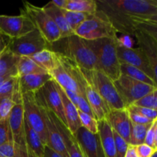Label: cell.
<instances>
[{"label":"cell","mask_w":157,"mask_h":157,"mask_svg":"<svg viewBox=\"0 0 157 157\" xmlns=\"http://www.w3.org/2000/svg\"><path fill=\"white\" fill-rule=\"evenodd\" d=\"M98 11L104 14L117 31L134 35L139 31L157 35V0H96Z\"/></svg>","instance_id":"6da1fadb"},{"label":"cell","mask_w":157,"mask_h":157,"mask_svg":"<svg viewBox=\"0 0 157 157\" xmlns=\"http://www.w3.org/2000/svg\"><path fill=\"white\" fill-rule=\"evenodd\" d=\"M48 49L64 55L85 70H97V59L86 40L76 35L48 44Z\"/></svg>","instance_id":"7a4b0ae2"},{"label":"cell","mask_w":157,"mask_h":157,"mask_svg":"<svg viewBox=\"0 0 157 157\" xmlns=\"http://www.w3.org/2000/svg\"><path fill=\"white\" fill-rule=\"evenodd\" d=\"M117 39L100 38L87 41L97 59V70L103 72L113 81L121 77V63L117 53Z\"/></svg>","instance_id":"3957f363"},{"label":"cell","mask_w":157,"mask_h":157,"mask_svg":"<svg viewBox=\"0 0 157 157\" xmlns=\"http://www.w3.org/2000/svg\"><path fill=\"white\" fill-rule=\"evenodd\" d=\"M83 75L87 83L106 101L110 110L126 108L114 86V83L103 72L98 70H85Z\"/></svg>","instance_id":"277c9868"},{"label":"cell","mask_w":157,"mask_h":157,"mask_svg":"<svg viewBox=\"0 0 157 157\" xmlns=\"http://www.w3.org/2000/svg\"><path fill=\"white\" fill-rule=\"evenodd\" d=\"M75 35L87 41L112 38L117 39V32L107 17L99 11L90 15L75 30Z\"/></svg>","instance_id":"5b68a950"},{"label":"cell","mask_w":157,"mask_h":157,"mask_svg":"<svg viewBox=\"0 0 157 157\" xmlns=\"http://www.w3.org/2000/svg\"><path fill=\"white\" fill-rule=\"evenodd\" d=\"M24 7L20 12L25 14L32 21L35 29H38L46 41L51 44L61 38V32L53 20L43 10L29 2H24Z\"/></svg>","instance_id":"8992f818"},{"label":"cell","mask_w":157,"mask_h":157,"mask_svg":"<svg viewBox=\"0 0 157 157\" xmlns=\"http://www.w3.org/2000/svg\"><path fill=\"white\" fill-rule=\"evenodd\" d=\"M113 83L125 107L133 104L145 95L157 90V87L136 81L124 75H121Z\"/></svg>","instance_id":"52a82bcc"},{"label":"cell","mask_w":157,"mask_h":157,"mask_svg":"<svg viewBox=\"0 0 157 157\" xmlns=\"http://www.w3.org/2000/svg\"><path fill=\"white\" fill-rule=\"evenodd\" d=\"M48 44L37 29L16 38H11L8 48L19 57H31L35 54L48 49Z\"/></svg>","instance_id":"ba28073f"},{"label":"cell","mask_w":157,"mask_h":157,"mask_svg":"<svg viewBox=\"0 0 157 157\" xmlns=\"http://www.w3.org/2000/svg\"><path fill=\"white\" fill-rule=\"evenodd\" d=\"M35 98L37 103L39 106L41 110V116L44 120V126L46 130V136H47V144L46 146L52 149L55 152L58 153L63 157H68V154L66 150L64 141L61 136V133L58 131L52 116V111L48 108L44 104L43 98L41 97L39 90L35 92Z\"/></svg>","instance_id":"9c48e42d"},{"label":"cell","mask_w":157,"mask_h":157,"mask_svg":"<svg viewBox=\"0 0 157 157\" xmlns=\"http://www.w3.org/2000/svg\"><path fill=\"white\" fill-rule=\"evenodd\" d=\"M21 104L24 110V117L32 129L41 137L44 144H47V136L44 120L41 116L39 106L35 98V92H29L22 94Z\"/></svg>","instance_id":"30bf717a"},{"label":"cell","mask_w":157,"mask_h":157,"mask_svg":"<svg viewBox=\"0 0 157 157\" xmlns=\"http://www.w3.org/2000/svg\"><path fill=\"white\" fill-rule=\"evenodd\" d=\"M117 53L120 63H125L140 69L156 82V74L153 71L148 60L139 48L126 47L117 41Z\"/></svg>","instance_id":"8fae6325"},{"label":"cell","mask_w":157,"mask_h":157,"mask_svg":"<svg viewBox=\"0 0 157 157\" xmlns=\"http://www.w3.org/2000/svg\"><path fill=\"white\" fill-rule=\"evenodd\" d=\"M35 25L25 14L6 15H0V32L10 38H16L32 32Z\"/></svg>","instance_id":"7c38bea8"},{"label":"cell","mask_w":157,"mask_h":157,"mask_svg":"<svg viewBox=\"0 0 157 157\" xmlns=\"http://www.w3.org/2000/svg\"><path fill=\"white\" fill-rule=\"evenodd\" d=\"M85 157H105L100 136L98 133H92L83 127L74 133Z\"/></svg>","instance_id":"4fadbf2b"},{"label":"cell","mask_w":157,"mask_h":157,"mask_svg":"<svg viewBox=\"0 0 157 157\" xmlns=\"http://www.w3.org/2000/svg\"><path fill=\"white\" fill-rule=\"evenodd\" d=\"M39 91L48 108L52 110L64 125L67 126L62 101L57 87V83L53 79L50 80L40 89Z\"/></svg>","instance_id":"5bb4252c"},{"label":"cell","mask_w":157,"mask_h":157,"mask_svg":"<svg viewBox=\"0 0 157 157\" xmlns=\"http://www.w3.org/2000/svg\"><path fill=\"white\" fill-rule=\"evenodd\" d=\"M133 36L137 41L138 48L142 51L153 71L156 74L157 35L146 31H139Z\"/></svg>","instance_id":"9a60e30c"},{"label":"cell","mask_w":157,"mask_h":157,"mask_svg":"<svg viewBox=\"0 0 157 157\" xmlns=\"http://www.w3.org/2000/svg\"><path fill=\"white\" fill-rule=\"evenodd\" d=\"M107 121L112 130H114L127 144H129L131 131V121L127 109L111 110L107 115Z\"/></svg>","instance_id":"2e32d148"},{"label":"cell","mask_w":157,"mask_h":157,"mask_svg":"<svg viewBox=\"0 0 157 157\" xmlns=\"http://www.w3.org/2000/svg\"><path fill=\"white\" fill-rule=\"evenodd\" d=\"M24 119L22 104H15L8 118V124L12 141L16 145L25 146L24 142Z\"/></svg>","instance_id":"e0dca14e"},{"label":"cell","mask_w":157,"mask_h":157,"mask_svg":"<svg viewBox=\"0 0 157 157\" xmlns=\"http://www.w3.org/2000/svg\"><path fill=\"white\" fill-rule=\"evenodd\" d=\"M85 98L95 119L97 121L107 120V115L111 110L106 101L88 83L85 87Z\"/></svg>","instance_id":"ac0fdd59"},{"label":"cell","mask_w":157,"mask_h":157,"mask_svg":"<svg viewBox=\"0 0 157 157\" xmlns=\"http://www.w3.org/2000/svg\"><path fill=\"white\" fill-rule=\"evenodd\" d=\"M52 116L58 131L61 133V136L62 137L63 141H64V146H65L66 150H67V153L68 154V157H85L79 144H78V141L76 140L74 135L71 133L67 126L64 125L52 111Z\"/></svg>","instance_id":"d6986e66"},{"label":"cell","mask_w":157,"mask_h":157,"mask_svg":"<svg viewBox=\"0 0 157 157\" xmlns=\"http://www.w3.org/2000/svg\"><path fill=\"white\" fill-rule=\"evenodd\" d=\"M24 142L29 154L35 157H44L45 144L25 119H24Z\"/></svg>","instance_id":"ffe728a7"},{"label":"cell","mask_w":157,"mask_h":157,"mask_svg":"<svg viewBox=\"0 0 157 157\" xmlns=\"http://www.w3.org/2000/svg\"><path fill=\"white\" fill-rule=\"evenodd\" d=\"M57 87H58V91L61 95L64 117H65L66 123H67V127L70 130L71 133L74 134L78 130V128L81 127L79 117H78V109L74 105L73 103L69 100L62 87L58 85V84H57Z\"/></svg>","instance_id":"44dd1931"},{"label":"cell","mask_w":157,"mask_h":157,"mask_svg":"<svg viewBox=\"0 0 157 157\" xmlns=\"http://www.w3.org/2000/svg\"><path fill=\"white\" fill-rule=\"evenodd\" d=\"M52 79L49 73L34 74L18 77L20 91L21 94L36 92L41 88L48 81Z\"/></svg>","instance_id":"7402d4cb"},{"label":"cell","mask_w":157,"mask_h":157,"mask_svg":"<svg viewBox=\"0 0 157 157\" xmlns=\"http://www.w3.org/2000/svg\"><path fill=\"white\" fill-rule=\"evenodd\" d=\"M98 134L105 157H117L113 130L107 120L98 121Z\"/></svg>","instance_id":"603a6c76"},{"label":"cell","mask_w":157,"mask_h":157,"mask_svg":"<svg viewBox=\"0 0 157 157\" xmlns=\"http://www.w3.org/2000/svg\"><path fill=\"white\" fill-rule=\"evenodd\" d=\"M56 54V53H55ZM57 58V57H56ZM51 76L52 77V79L57 83L59 86H61L64 90H71L78 94L81 95L84 98H85L84 94L81 92V89L78 87L76 81L70 76L68 73L64 69V67L61 65L57 59V64L54 70L50 73Z\"/></svg>","instance_id":"cb8c5ba5"},{"label":"cell","mask_w":157,"mask_h":157,"mask_svg":"<svg viewBox=\"0 0 157 157\" xmlns=\"http://www.w3.org/2000/svg\"><path fill=\"white\" fill-rule=\"evenodd\" d=\"M42 9L48 15V16L53 20L55 24L59 29L60 32H61V38L75 35V32L69 27L68 24L66 21L62 9H60L59 8L56 7L55 5L52 4V2L46 4L44 7H42Z\"/></svg>","instance_id":"d4e9b609"},{"label":"cell","mask_w":157,"mask_h":157,"mask_svg":"<svg viewBox=\"0 0 157 157\" xmlns=\"http://www.w3.org/2000/svg\"><path fill=\"white\" fill-rule=\"evenodd\" d=\"M20 57L9 48L0 55V76H18L17 67Z\"/></svg>","instance_id":"484cf974"},{"label":"cell","mask_w":157,"mask_h":157,"mask_svg":"<svg viewBox=\"0 0 157 157\" xmlns=\"http://www.w3.org/2000/svg\"><path fill=\"white\" fill-rule=\"evenodd\" d=\"M29 58L49 74L54 70L57 64L56 54L49 49H44Z\"/></svg>","instance_id":"4316f807"},{"label":"cell","mask_w":157,"mask_h":157,"mask_svg":"<svg viewBox=\"0 0 157 157\" xmlns=\"http://www.w3.org/2000/svg\"><path fill=\"white\" fill-rule=\"evenodd\" d=\"M64 9L93 15L98 11V5L95 0H67Z\"/></svg>","instance_id":"83f0119b"},{"label":"cell","mask_w":157,"mask_h":157,"mask_svg":"<svg viewBox=\"0 0 157 157\" xmlns=\"http://www.w3.org/2000/svg\"><path fill=\"white\" fill-rule=\"evenodd\" d=\"M121 75L130 77V78H133L136 81H140V82L145 83V84H150V85L154 86V87H157V84L154 80L152 79L147 75H146L144 71L133 67V66L125 64V63H121Z\"/></svg>","instance_id":"f1b7e54d"},{"label":"cell","mask_w":157,"mask_h":157,"mask_svg":"<svg viewBox=\"0 0 157 157\" xmlns=\"http://www.w3.org/2000/svg\"><path fill=\"white\" fill-rule=\"evenodd\" d=\"M17 73L18 76L20 77L28 75H34V74L48 73V72L38 66L29 57L22 56L20 57L19 58L18 67H17Z\"/></svg>","instance_id":"f546056e"},{"label":"cell","mask_w":157,"mask_h":157,"mask_svg":"<svg viewBox=\"0 0 157 157\" xmlns=\"http://www.w3.org/2000/svg\"><path fill=\"white\" fill-rule=\"evenodd\" d=\"M151 124L140 125V124H135L131 123V131H130L129 144L132 146H138L144 144L147 130L150 127Z\"/></svg>","instance_id":"4dcf8cb0"},{"label":"cell","mask_w":157,"mask_h":157,"mask_svg":"<svg viewBox=\"0 0 157 157\" xmlns=\"http://www.w3.org/2000/svg\"><path fill=\"white\" fill-rule=\"evenodd\" d=\"M62 11L69 27L71 29V30L74 32L87 19V17L90 15V14L83 13V12H72V11H67L65 9H62Z\"/></svg>","instance_id":"1f68e13d"},{"label":"cell","mask_w":157,"mask_h":157,"mask_svg":"<svg viewBox=\"0 0 157 157\" xmlns=\"http://www.w3.org/2000/svg\"><path fill=\"white\" fill-rule=\"evenodd\" d=\"M78 117H79L80 123L81 127L85 128L89 132L92 133H98V121L90 115L80 111L78 110Z\"/></svg>","instance_id":"d6a6232c"},{"label":"cell","mask_w":157,"mask_h":157,"mask_svg":"<svg viewBox=\"0 0 157 157\" xmlns=\"http://www.w3.org/2000/svg\"><path fill=\"white\" fill-rule=\"evenodd\" d=\"M133 105L157 110V90L145 95L133 103Z\"/></svg>","instance_id":"836d02e7"},{"label":"cell","mask_w":157,"mask_h":157,"mask_svg":"<svg viewBox=\"0 0 157 157\" xmlns=\"http://www.w3.org/2000/svg\"><path fill=\"white\" fill-rule=\"evenodd\" d=\"M128 111L133 112V113H136L138 114L141 115L143 117H145L149 118L150 120H154L157 119V110H153V109H150V108H146V107H139V106L131 105L128 106L127 107H126Z\"/></svg>","instance_id":"e575fe53"},{"label":"cell","mask_w":157,"mask_h":157,"mask_svg":"<svg viewBox=\"0 0 157 157\" xmlns=\"http://www.w3.org/2000/svg\"><path fill=\"white\" fill-rule=\"evenodd\" d=\"M15 104L9 98H0V121H6L9 118V114Z\"/></svg>","instance_id":"d590c367"},{"label":"cell","mask_w":157,"mask_h":157,"mask_svg":"<svg viewBox=\"0 0 157 157\" xmlns=\"http://www.w3.org/2000/svg\"><path fill=\"white\" fill-rule=\"evenodd\" d=\"M144 144L157 150V119L153 121L147 130Z\"/></svg>","instance_id":"8d00e7d4"},{"label":"cell","mask_w":157,"mask_h":157,"mask_svg":"<svg viewBox=\"0 0 157 157\" xmlns=\"http://www.w3.org/2000/svg\"><path fill=\"white\" fill-rule=\"evenodd\" d=\"M113 138H114L117 157H124L125 156L126 153H127V149H128L129 144H127L114 130H113Z\"/></svg>","instance_id":"74e56055"},{"label":"cell","mask_w":157,"mask_h":157,"mask_svg":"<svg viewBox=\"0 0 157 157\" xmlns=\"http://www.w3.org/2000/svg\"><path fill=\"white\" fill-rule=\"evenodd\" d=\"M9 141H12V139L8 124V120L0 121V146Z\"/></svg>","instance_id":"f35d334b"},{"label":"cell","mask_w":157,"mask_h":157,"mask_svg":"<svg viewBox=\"0 0 157 157\" xmlns=\"http://www.w3.org/2000/svg\"><path fill=\"white\" fill-rule=\"evenodd\" d=\"M134 147L135 151H136L138 157H151L156 152H157V150L152 148L151 147L145 144L134 146Z\"/></svg>","instance_id":"ab89813d"},{"label":"cell","mask_w":157,"mask_h":157,"mask_svg":"<svg viewBox=\"0 0 157 157\" xmlns=\"http://www.w3.org/2000/svg\"><path fill=\"white\" fill-rule=\"evenodd\" d=\"M15 154V144L12 141L0 146V157H14Z\"/></svg>","instance_id":"60d3db41"},{"label":"cell","mask_w":157,"mask_h":157,"mask_svg":"<svg viewBox=\"0 0 157 157\" xmlns=\"http://www.w3.org/2000/svg\"><path fill=\"white\" fill-rule=\"evenodd\" d=\"M127 112H128L129 117H130V120L132 124H140V125H148V124H151L155 121V120L153 121V120H150L149 118L141 116V115L138 114L136 113L128 111V110H127Z\"/></svg>","instance_id":"b9f144b4"},{"label":"cell","mask_w":157,"mask_h":157,"mask_svg":"<svg viewBox=\"0 0 157 157\" xmlns=\"http://www.w3.org/2000/svg\"><path fill=\"white\" fill-rule=\"evenodd\" d=\"M10 39V38L6 36L0 32V55L8 48Z\"/></svg>","instance_id":"7bdbcfd3"},{"label":"cell","mask_w":157,"mask_h":157,"mask_svg":"<svg viewBox=\"0 0 157 157\" xmlns=\"http://www.w3.org/2000/svg\"><path fill=\"white\" fill-rule=\"evenodd\" d=\"M14 157H29L25 146H19L15 144V154Z\"/></svg>","instance_id":"ee69618b"},{"label":"cell","mask_w":157,"mask_h":157,"mask_svg":"<svg viewBox=\"0 0 157 157\" xmlns=\"http://www.w3.org/2000/svg\"><path fill=\"white\" fill-rule=\"evenodd\" d=\"M44 157H63L61 155L58 154V153L55 152L52 150V149L49 148L48 147L46 146L45 149H44Z\"/></svg>","instance_id":"f6af8a7d"},{"label":"cell","mask_w":157,"mask_h":157,"mask_svg":"<svg viewBox=\"0 0 157 157\" xmlns=\"http://www.w3.org/2000/svg\"><path fill=\"white\" fill-rule=\"evenodd\" d=\"M67 0H52V3L55 5L56 7L59 8L60 9H64L66 7V4H67Z\"/></svg>","instance_id":"bcb514c9"},{"label":"cell","mask_w":157,"mask_h":157,"mask_svg":"<svg viewBox=\"0 0 157 157\" xmlns=\"http://www.w3.org/2000/svg\"><path fill=\"white\" fill-rule=\"evenodd\" d=\"M124 157H138L136 153V151H135L134 146H132L129 144L128 149H127V153H126L125 156Z\"/></svg>","instance_id":"7dc6e473"},{"label":"cell","mask_w":157,"mask_h":157,"mask_svg":"<svg viewBox=\"0 0 157 157\" xmlns=\"http://www.w3.org/2000/svg\"><path fill=\"white\" fill-rule=\"evenodd\" d=\"M10 77L12 76H0V85H1L6 80H7L8 78H10Z\"/></svg>","instance_id":"c3c4849f"},{"label":"cell","mask_w":157,"mask_h":157,"mask_svg":"<svg viewBox=\"0 0 157 157\" xmlns=\"http://www.w3.org/2000/svg\"><path fill=\"white\" fill-rule=\"evenodd\" d=\"M151 157H157V152H156V153H155Z\"/></svg>","instance_id":"681fc988"},{"label":"cell","mask_w":157,"mask_h":157,"mask_svg":"<svg viewBox=\"0 0 157 157\" xmlns=\"http://www.w3.org/2000/svg\"><path fill=\"white\" fill-rule=\"evenodd\" d=\"M29 157H35V156H32V155L29 154Z\"/></svg>","instance_id":"f907efd6"}]
</instances>
